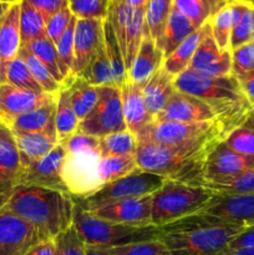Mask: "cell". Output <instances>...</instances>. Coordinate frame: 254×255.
I'll return each mask as SVG.
<instances>
[{"label":"cell","mask_w":254,"mask_h":255,"mask_svg":"<svg viewBox=\"0 0 254 255\" xmlns=\"http://www.w3.org/2000/svg\"><path fill=\"white\" fill-rule=\"evenodd\" d=\"M224 139L221 132L172 146L138 139L134 153L137 167L166 179L198 186L209 153Z\"/></svg>","instance_id":"1"},{"label":"cell","mask_w":254,"mask_h":255,"mask_svg":"<svg viewBox=\"0 0 254 255\" xmlns=\"http://www.w3.org/2000/svg\"><path fill=\"white\" fill-rule=\"evenodd\" d=\"M158 228L172 255H221L247 229L201 212Z\"/></svg>","instance_id":"2"},{"label":"cell","mask_w":254,"mask_h":255,"mask_svg":"<svg viewBox=\"0 0 254 255\" xmlns=\"http://www.w3.org/2000/svg\"><path fill=\"white\" fill-rule=\"evenodd\" d=\"M173 85L176 91L197 97L211 106L229 132L254 116L233 75L214 77L187 69L174 77Z\"/></svg>","instance_id":"3"},{"label":"cell","mask_w":254,"mask_h":255,"mask_svg":"<svg viewBox=\"0 0 254 255\" xmlns=\"http://www.w3.org/2000/svg\"><path fill=\"white\" fill-rule=\"evenodd\" d=\"M45 239H54L74 223L75 202L69 193L37 186H16L5 204Z\"/></svg>","instance_id":"4"},{"label":"cell","mask_w":254,"mask_h":255,"mask_svg":"<svg viewBox=\"0 0 254 255\" xmlns=\"http://www.w3.org/2000/svg\"><path fill=\"white\" fill-rule=\"evenodd\" d=\"M72 226L81 236L87 247L116 248L139 242L154 241L161 236L158 227H134L115 223L92 216L75 203Z\"/></svg>","instance_id":"5"},{"label":"cell","mask_w":254,"mask_h":255,"mask_svg":"<svg viewBox=\"0 0 254 255\" xmlns=\"http://www.w3.org/2000/svg\"><path fill=\"white\" fill-rule=\"evenodd\" d=\"M216 193L206 187L166 179L152 194V226L162 227L198 213Z\"/></svg>","instance_id":"6"},{"label":"cell","mask_w":254,"mask_h":255,"mask_svg":"<svg viewBox=\"0 0 254 255\" xmlns=\"http://www.w3.org/2000/svg\"><path fill=\"white\" fill-rule=\"evenodd\" d=\"M164 181L166 178L162 176L137 168L122 178L105 183L99 191L95 192L91 196L82 197V198L72 197V199L84 211L89 212L96 207L111 203V202L152 196L154 192L161 188Z\"/></svg>","instance_id":"7"},{"label":"cell","mask_w":254,"mask_h":255,"mask_svg":"<svg viewBox=\"0 0 254 255\" xmlns=\"http://www.w3.org/2000/svg\"><path fill=\"white\" fill-rule=\"evenodd\" d=\"M97 102L92 111L80 122L77 131L90 136L101 137L126 131L122 112L121 90L116 86L97 87Z\"/></svg>","instance_id":"8"},{"label":"cell","mask_w":254,"mask_h":255,"mask_svg":"<svg viewBox=\"0 0 254 255\" xmlns=\"http://www.w3.org/2000/svg\"><path fill=\"white\" fill-rule=\"evenodd\" d=\"M101 158L99 148L66 153L61 177L69 194L82 198L91 196L104 186L99 176V162Z\"/></svg>","instance_id":"9"},{"label":"cell","mask_w":254,"mask_h":255,"mask_svg":"<svg viewBox=\"0 0 254 255\" xmlns=\"http://www.w3.org/2000/svg\"><path fill=\"white\" fill-rule=\"evenodd\" d=\"M221 132L224 136L229 134L226 127L219 122H198V124H183V122L152 121L143 131L137 136V139H147L158 144L183 143L192 139L202 138L211 133Z\"/></svg>","instance_id":"10"},{"label":"cell","mask_w":254,"mask_h":255,"mask_svg":"<svg viewBox=\"0 0 254 255\" xmlns=\"http://www.w3.org/2000/svg\"><path fill=\"white\" fill-rule=\"evenodd\" d=\"M65 156L66 152L61 143H59L42 158L21 166L17 186H37L69 193L61 177Z\"/></svg>","instance_id":"11"},{"label":"cell","mask_w":254,"mask_h":255,"mask_svg":"<svg viewBox=\"0 0 254 255\" xmlns=\"http://www.w3.org/2000/svg\"><path fill=\"white\" fill-rule=\"evenodd\" d=\"M44 239L36 228L6 207L0 209V255H24Z\"/></svg>","instance_id":"12"},{"label":"cell","mask_w":254,"mask_h":255,"mask_svg":"<svg viewBox=\"0 0 254 255\" xmlns=\"http://www.w3.org/2000/svg\"><path fill=\"white\" fill-rule=\"evenodd\" d=\"M252 168H254V157L237 153L227 147L224 142H221L209 153L198 186L228 181Z\"/></svg>","instance_id":"13"},{"label":"cell","mask_w":254,"mask_h":255,"mask_svg":"<svg viewBox=\"0 0 254 255\" xmlns=\"http://www.w3.org/2000/svg\"><path fill=\"white\" fill-rule=\"evenodd\" d=\"M105 45V20L77 19L74 36L72 74L80 75Z\"/></svg>","instance_id":"14"},{"label":"cell","mask_w":254,"mask_h":255,"mask_svg":"<svg viewBox=\"0 0 254 255\" xmlns=\"http://www.w3.org/2000/svg\"><path fill=\"white\" fill-rule=\"evenodd\" d=\"M201 213L211 214L229 224L254 226V193L227 194L217 192Z\"/></svg>","instance_id":"15"},{"label":"cell","mask_w":254,"mask_h":255,"mask_svg":"<svg viewBox=\"0 0 254 255\" xmlns=\"http://www.w3.org/2000/svg\"><path fill=\"white\" fill-rule=\"evenodd\" d=\"M154 121L183 122V124L219 122L221 125H223L219 121L218 116L213 111V109L208 106L206 102L197 99V97L191 96V95L182 94L178 91L174 92L166 107L154 117Z\"/></svg>","instance_id":"16"},{"label":"cell","mask_w":254,"mask_h":255,"mask_svg":"<svg viewBox=\"0 0 254 255\" xmlns=\"http://www.w3.org/2000/svg\"><path fill=\"white\" fill-rule=\"evenodd\" d=\"M87 212V211H86ZM152 196L125 199L102 204L89 211L92 216L105 221L134 227L152 226Z\"/></svg>","instance_id":"17"},{"label":"cell","mask_w":254,"mask_h":255,"mask_svg":"<svg viewBox=\"0 0 254 255\" xmlns=\"http://www.w3.org/2000/svg\"><path fill=\"white\" fill-rule=\"evenodd\" d=\"M56 99L57 96L37 94L2 82L0 84V122L9 127L17 116L32 111L42 105L50 104Z\"/></svg>","instance_id":"18"},{"label":"cell","mask_w":254,"mask_h":255,"mask_svg":"<svg viewBox=\"0 0 254 255\" xmlns=\"http://www.w3.org/2000/svg\"><path fill=\"white\" fill-rule=\"evenodd\" d=\"M188 69L214 77L232 75V52L219 49L212 36L209 21L206 34L192 57Z\"/></svg>","instance_id":"19"},{"label":"cell","mask_w":254,"mask_h":255,"mask_svg":"<svg viewBox=\"0 0 254 255\" xmlns=\"http://www.w3.org/2000/svg\"><path fill=\"white\" fill-rule=\"evenodd\" d=\"M21 49L20 1L14 2L0 20V84L6 82V70Z\"/></svg>","instance_id":"20"},{"label":"cell","mask_w":254,"mask_h":255,"mask_svg":"<svg viewBox=\"0 0 254 255\" xmlns=\"http://www.w3.org/2000/svg\"><path fill=\"white\" fill-rule=\"evenodd\" d=\"M21 161L11 129L0 122V196L11 194L17 186Z\"/></svg>","instance_id":"21"},{"label":"cell","mask_w":254,"mask_h":255,"mask_svg":"<svg viewBox=\"0 0 254 255\" xmlns=\"http://www.w3.org/2000/svg\"><path fill=\"white\" fill-rule=\"evenodd\" d=\"M120 90H121L122 112H124L127 131L137 137L154 119L147 111L142 96L141 85L126 80Z\"/></svg>","instance_id":"22"},{"label":"cell","mask_w":254,"mask_h":255,"mask_svg":"<svg viewBox=\"0 0 254 255\" xmlns=\"http://www.w3.org/2000/svg\"><path fill=\"white\" fill-rule=\"evenodd\" d=\"M164 55L148 34H144L138 52L127 72V80L143 86L149 77L163 66Z\"/></svg>","instance_id":"23"},{"label":"cell","mask_w":254,"mask_h":255,"mask_svg":"<svg viewBox=\"0 0 254 255\" xmlns=\"http://www.w3.org/2000/svg\"><path fill=\"white\" fill-rule=\"evenodd\" d=\"M173 79L174 77L162 66L142 86L144 105L147 107V111L153 119L159 112H162V110L166 107V105L176 92Z\"/></svg>","instance_id":"24"},{"label":"cell","mask_w":254,"mask_h":255,"mask_svg":"<svg viewBox=\"0 0 254 255\" xmlns=\"http://www.w3.org/2000/svg\"><path fill=\"white\" fill-rule=\"evenodd\" d=\"M21 166L37 161L59 144L56 132H14Z\"/></svg>","instance_id":"25"},{"label":"cell","mask_w":254,"mask_h":255,"mask_svg":"<svg viewBox=\"0 0 254 255\" xmlns=\"http://www.w3.org/2000/svg\"><path fill=\"white\" fill-rule=\"evenodd\" d=\"M69 92L71 106L80 122L92 111L97 102V87L82 79L79 75H70L64 81Z\"/></svg>","instance_id":"26"},{"label":"cell","mask_w":254,"mask_h":255,"mask_svg":"<svg viewBox=\"0 0 254 255\" xmlns=\"http://www.w3.org/2000/svg\"><path fill=\"white\" fill-rule=\"evenodd\" d=\"M196 30V26L192 24L191 20L187 19L174 6L172 7L166 29L158 41H156L157 46L163 52L164 59L168 57Z\"/></svg>","instance_id":"27"},{"label":"cell","mask_w":254,"mask_h":255,"mask_svg":"<svg viewBox=\"0 0 254 255\" xmlns=\"http://www.w3.org/2000/svg\"><path fill=\"white\" fill-rule=\"evenodd\" d=\"M56 102L42 105L32 111L17 116L9 128L14 132H49L55 131V112ZM56 132V131H55Z\"/></svg>","instance_id":"28"},{"label":"cell","mask_w":254,"mask_h":255,"mask_svg":"<svg viewBox=\"0 0 254 255\" xmlns=\"http://www.w3.org/2000/svg\"><path fill=\"white\" fill-rule=\"evenodd\" d=\"M208 21H207L203 26H201L199 29H197L196 31L192 32V34L189 35V36L187 37V39L184 40V41L182 42V44L179 45L168 57L164 59L163 69L166 70L168 74H171L173 77H176L177 75H179L181 72H183L184 70L188 69L197 47L199 46L204 34H206Z\"/></svg>","instance_id":"29"},{"label":"cell","mask_w":254,"mask_h":255,"mask_svg":"<svg viewBox=\"0 0 254 255\" xmlns=\"http://www.w3.org/2000/svg\"><path fill=\"white\" fill-rule=\"evenodd\" d=\"M80 120L77 119L74 109L71 106L69 92L62 85L59 95H57L56 112H55V131H56L57 141L62 142L70 136L77 132Z\"/></svg>","instance_id":"30"},{"label":"cell","mask_w":254,"mask_h":255,"mask_svg":"<svg viewBox=\"0 0 254 255\" xmlns=\"http://www.w3.org/2000/svg\"><path fill=\"white\" fill-rule=\"evenodd\" d=\"M172 7L173 0H149L144 10L146 34H148L154 42L158 41L163 34Z\"/></svg>","instance_id":"31"},{"label":"cell","mask_w":254,"mask_h":255,"mask_svg":"<svg viewBox=\"0 0 254 255\" xmlns=\"http://www.w3.org/2000/svg\"><path fill=\"white\" fill-rule=\"evenodd\" d=\"M46 20L27 0H20V35L21 45L46 35Z\"/></svg>","instance_id":"32"},{"label":"cell","mask_w":254,"mask_h":255,"mask_svg":"<svg viewBox=\"0 0 254 255\" xmlns=\"http://www.w3.org/2000/svg\"><path fill=\"white\" fill-rule=\"evenodd\" d=\"M138 139L129 131L115 132L99 138V149L102 158L124 154H134Z\"/></svg>","instance_id":"33"},{"label":"cell","mask_w":254,"mask_h":255,"mask_svg":"<svg viewBox=\"0 0 254 255\" xmlns=\"http://www.w3.org/2000/svg\"><path fill=\"white\" fill-rule=\"evenodd\" d=\"M82 79L86 80L92 86H116L114 71L111 64L106 55L105 45L101 51L90 61V64L85 67L84 71L79 75Z\"/></svg>","instance_id":"34"},{"label":"cell","mask_w":254,"mask_h":255,"mask_svg":"<svg viewBox=\"0 0 254 255\" xmlns=\"http://www.w3.org/2000/svg\"><path fill=\"white\" fill-rule=\"evenodd\" d=\"M136 156L134 154H124L101 158L99 162V176L102 183L116 181L127 176L134 169H137Z\"/></svg>","instance_id":"35"},{"label":"cell","mask_w":254,"mask_h":255,"mask_svg":"<svg viewBox=\"0 0 254 255\" xmlns=\"http://www.w3.org/2000/svg\"><path fill=\"white\" fill-rule=\"evenodd\" d=\"M21 46L29 50L35 57H37L60 84H64V77H62L61 72H60L59 62H57L56 46L49 39L47 35L37 37V39L27 42L26 45H21Z\"/></svg>","instance_id":"36"},{"label":"cell","mask_w":254,"mask_h":255,"mask_svg":"<svg viewBox=\"0 0 254 255\" xmlns=\"http://www.w3.org/2000/svg\"><path fill=\"white\" fill-rule=\"evenodd\" d=\"M19 56L24 60L27 69L30 70L32 77H34L35 81L39 84V86L41 87L42 91L47 95L57 96L60 90H61L62 84H60V82L52 76L51 72L42 65V62L40 61L37 57H35L29 50L25 49V47L22 46L19 51Z\"/></svg>","instance_id":"37"},{"label":"cell","mask_w":254,"mask_h":255,"mask_svg":"<svg viewBox=\"0 0 254 255\" xmlns=\"http://www.w3.org/2000/svg\"><path fill=\"white\" fill-rule=\"evenodd\" d=\"M209 24H211L212 36L219 49L231 51V36L234 26L231 0L226 6L222 7L217 14H214L209 19Z\"/></svg>","instance_id":"38"},{"label":"cell","mask_w":254,"mask_h":255,"mask_svg":"<svg viewBox=\"0 0 254 255\" xmlns=\"http://www.w3.org/2000/svg\"><path fill=\"white\" fill-rule=\"evenodd\" d=\"M76 20V16L72 17L71 22L69 24L67 29L60 36V39L55 42L57 52V62H59V69L62 77H64V81L66 77H69L72 74V64H74V36Z\"/></svg>","instance_id":"39"},{"label":"cell","mask_w":254,"mask_h":255,"mask_svg":"<svg viewBox=\"0 0 254 255\" xmlns=\"http://www.w3.org/2000/svg\"><path fill=\"white\" fill-rule=\"evenodd\" d=\"M223 142L237 153L254 157V116L238 128L233 129Z\"/></svg>","instance_id":"40"},{"label":"cell","mask_w":254,"mask_h":255,"mask_svg":"<svg viewBox=\"0 0 254 255\" xmlns=\"http://www.w3.org/2000/svg\"><path fill=\"white\" fill-rule=\"evenodd\" d=\"M6 82L12 86L19 87V89L29 90V91L37 92V94H45L41 87L39 86V84L35 81L31 72L27 69L26 64L19 55L7 66Z\"/></svg>","instance_id":"41"},{"label":"cell","mask_w":254,"mask_h":255,"mask_svg":"<svg viewBox=\"0 0 254 255\" xmlns=\"http://www.w3.org/2000/svg\"><path fill=\"white\" fill-rule=\"evenodd\" d=\"M202 187L212 189L218 193L227 194H248L254 193V168L223 182L207 183Z\"/></svg>","instance_id":"42"},{"label":"cell","mask_w":254,"mask_h":255,"mask_svg":"<svg viewBox=\"0 0 254 255\" xmlns=\"http://www.w3.org/2000/svg\"><path fill=\"white\" fill-rule=\"evenodd\" d=\"M54 255H87V246L74 226L54 238Z\"/></svg>","instance_id":"43"},{"label":"cell","mask_w":254,"mask_h":255,"mask_svg":"<svg viewBox=\"0 0 254 255\" xmlns=\"http://www.w3.org/2000/svg\"><path fill=\"white\" fill-rule=\"evenodd\" d=\"M112 0H69V7L77 19L106 20Z\"/></svg>","instance_id":"44"},{"label":"cell","mask_w":254,"mask_h":255,"mask_svg":"<svg viewBox=\"0 0 254 255\" xmlns=\"http://www.w3.org/2000/svg\"><path fill=\"white\" fill-rule=\"evenodd\" d=\"M173 6L199 29L212 17L204 0H173Z\"/></svg>","instance_id":"45"},{"label":"cell","mask_w":254,"mask_h":255,"mask_svg":"<svg viewBox=\"0 0 254 255\" xmlns=\"http://www.w3.org/2000/svg\"><path fill=\"white\" fill-rule=\"evenodd\" d=\"M112 255H172L161 239L139 242L124 247L107 249Z\"/></svg>","instance_id":"46"},{"label":"cell","mask_w":254,"mask_h":255,"mask_svg":"<svg viewBox=\"0 0 254 255\" xmlns=\"http://www.w3.org/2000/svg\"><path fill=\"white\" fill-rule=\"evenodd\" d=\"M232 75L236 79L246 76L254 71V45L244 44L232 50Z\"/></svg>","instance_id":"47"},{"label":"cell","mask_w":254,"mask_h":255,"mask_svg":"<svg viewBox=\"0 0 254 255\" xmlns=\"http://www.w3.org/2000/svg\"><path fill=\"white\" fill-rule=\"evenodd\" d=\"M254 31V5H249L238 22L234 25L231 36V51L252 41Z\"/></svg>","instance_id":"48"},{"label":"cell","mask_w":254,"mask_h":255,"mask_svg":"<svg viewBox=\"0 0 254 255\" xmlns=\"http://www.w3.org/2000/svg\"><path fill=\"white\" fill-rule=\"evenodd\" d=\"M72 17H74V15H72L70 7L67 6L61 9L60 11H57L56 14H54L46 20V26H45L46 35L54 44L64 34L65 30L67 29L69 24L71 22Z\"/></svg>","instance_id":"49"},{"label":"cell","mask_w":254,"mask_h":255,"mask_svg":"<svg viewBox=\"0 0 254 255\" xmlns=\"http://www.w3.org/2000/svg\"><path fill=\"white\" fill-rule=\"evenodd\" d=\"M64 147L65 152H76L84 151V149H96L99 148V138L90 134L82 133V132H75L72 136L66 138L65 141L60 142Z\"/></svg>","instance_id":"50"},{"label":"cell","mask_w":254,"mask_h":255,"mask_svg":"<svg viewBox=\"0 0 254 255\" xmlns=\"http://www.w3.org/2000/svg\"><path fill=\"white\" fill-rule=\"evenodd\" d=\"M27 1L41 12L45 20H47L64 7L69 6V0H27Z\"/></svg>","instance_id":"51"},{"label":"cell","mask_w":254,"mask_h":255,"mask_svg":"<svg viewBox=\"0 0 254 255\" xmlns=\"http://www.w3.org/2000/svg\"><path fill=\"white\" fill-rule=\"evenodd\" d=\"M254 247V226L249 227L242 232L233 242L228 246L227 251H237L243 248H253Z\"/></svg>","instance_id":"52"},{"label":"cell","mask_w":254,"mask_h":255,"mask_svg":"<svg viewBox=\"0 0 254 255\" xmlns=\"http://www.w3.org/2000/svg\"><path fill=\"white\" fill-rule=\"evenodd\" d=\"M237 80H238L242 92L246 96L248 104L251 105L252 110L254 111V71Z\"/></svg>","instance_id":"53"},{"label":"cell","mask_w":254,"mask_h":255,"mask_svg":"<svg viewBox=\"0 0 254 255\" xmlns=\"http://www.w3.org/2000/svg\"><path fill=\"white\" fill-rule=\"evenodd\" d=\"M55 254V243L54 239H44L36 246L26 252L24 255H54Z\"/></svg>","instance_id":"54"},{"label":"cell","mask_w":254,"mask_h":255,"mask_svg":"<svg viewBox=\"0 0 254 255\" xmlns=\"http://www.w3.org/2000/svg\"><path fill=\"white\" fill-rule=\"evenodd\" d=\"M204 2L207 4L212 16H213V15L217 14L222 7H224L227 4H228L229 0H204Z\"/></svg>","instance_id":"55"},{"label":"cell","mask_w":254,"mask_h":255,"mask_svg":"<svg viewBox=\"0 0 254 255\" xmlns=\"http://www.w3.org/2000/svg\"><path fill=\"white\" fill-rule=\"evenodd\" d=\"M221 255H254V247L253 248L237 249V251H226Z\"/></svg>","instance_id":"56"},{"label":"cell","mask_w":254,"mask_h":255,"mask_svg":"<svg viewBox=\"0 0 254 255\" xmlns=\"http://www.w3.org/2000/svg\"><path fill=\"white\" fill-rule=\"evenodd\" d=\"M87 255H112L107 249L96 248V247H87Z\"/></svg>","instance_id":"57"},{"label":"cell","mask_w":254,"mask_h":255,"mask_svg":"<svg viewBox=\"0 0 254 255\" xmlns=\"http://www.w3.org/2000/svg\"><path fill=\"white\" fill-rule=\"evenodd\" d=\"M149 0H124L122 2L129 5L132 7H146Z\"/></svg>","instance_id":"58"},{"label":"cell","mask_w":254,"mask_h":255,"mask_svg":"<svg viewBox=\"0 0 254 255\" xmlns=\"http://www.w3.org/2000/svg\"><path fill=\"white\" fill-rule=\"evenodd\" d=\"M11 5H12L11 2L0 1V20H1L2 16L6 14V11L10 9V6H11Z\"/></svg>","instance_id":"59"},{"label":"cell","mask_w":254,"mask_h":255,"mask_svg":"<svg viewBox=\"0 0 254 255\" xmlns=\"http://www.w3.org/2000/svg\"><path fill=\"white\" fill-rule=\"evenodd\" d=\"M10 196H11V194H5V196H0V209L4 208L5 204H6L7 201H9Z\"/></svg>","instance_id":"60"},{"label":"cell","mask_w":254,"mask_h":255,"mask_svg":"<svg viewBox=\"0 0 254 255\" xmlns=\"http://www.w3.org/2000/svg\"><path fill=\"white\" fill-rule=\"evenodd\" d=\"M0 1H5V2H11V4H14V2H17V1H20V0H0Z\"/></svg>","instance_id":"61"},{"label":"cell","mask_w":254,"mask_h":255,"mask_svg":"<svg viewBox=\"0 0 254 255\" xmlns=\"http://www.w3.org/2000/svg\"><path fill=\"white\" fill-rule=\"evenodd\" d=\"M251 42L254 45V31H253V36H252V41Z\"/></svg>","instance_id":"62"},{"label":"cell","mask_w":254,"mask_h":255,"mask_svg":"<svg viewBox=\"0 0 254 255\" xmlns=\"http://www.w3.org/2000/svg\"><path fill=\"white\" fill-rule=\"evenodd\" d=\"M112 1H117V2H122L124 0H112Z\"/></svg>","instance_id":"63"},{"label":"cell","mask_w":254,"mask_h":255,"mask_svg":"<svg viewBox=\"0 0 254 255\" xmlns=\"http://www.w3.org/2000/svg\"><path fill=\"white\" fill-rule=\"evenodd\" d=\"M249 1H251V2H252V4H253V5H254V0H249Z\"/></svg>","instance_id":"64"}]
</instances>
